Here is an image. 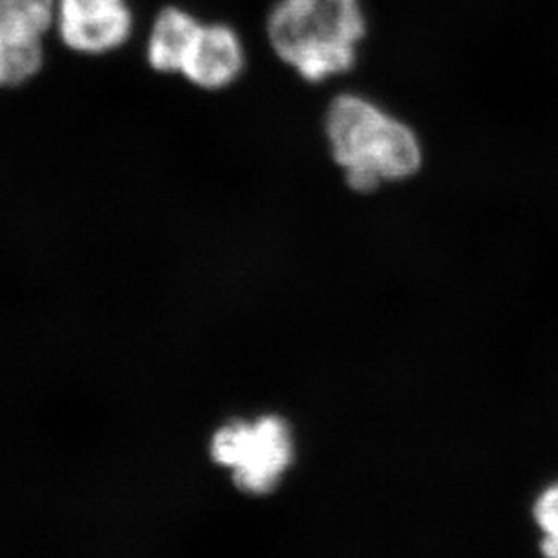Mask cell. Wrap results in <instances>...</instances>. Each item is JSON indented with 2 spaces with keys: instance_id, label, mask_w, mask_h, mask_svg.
Segmentation results:
<instances>
[{
  "instance_id": "6da1fadb",
  "label": "cell",
  "mask_w": 558,
  "mask_h": 558,
  "mask_svg": "<svg viewBox=\"0 0 558 558\" xmlns=\"http://www.w3.org/2000/svg\"><path fill=\"white\" fill-rule=\"evenodd\" d=\"M326 134L332 158L356 192L405 180L422 167V147L411 126L364 96L335 98L327 109Z\"/></svg>"
},
{
  "instance_id": "7a4b0ae2",
  "label": "cell",
  "mask_w": 558,
  "mask_h": 558,
  "mask_svg": "<svg viewBox=\"0 0 558 558\" xmlns=\"http://www.w3.org/2000/svg\"><path fill=\"white\" fill-rule=\"evenodd\" d=\"M365 32L360 0H277L268 19L277 57L316 84L353 68Z\"/></svg>"
},
{
  "instance_id": "3957f363",
  "label": "cell",
  "mask_w": 558,
  "mask_h": 558,
  "mask_svg": "<svg viewBox=\"0 0 558 558\" xmlns=\"http://www.w3.org/2000/svg\"><path fill=\"white\" fill-rule=\"evenodd\" d=\"M211 458L233 470L239 488L268 494L279 485L293 458L290 428L280 417L257 423H233L221 428L211 442Z\"/></svg>"
},
{
  "instance_id": "277c9868",
  "label": "cell",
  "mask_w": 558,
  "mask_h": 558,
  "mask_svg": "<svg viewBox=\"0 0 558 558\" xmlns=\"http://www.w3.org/2000/svg\"><path fill=\"white\" fill-rule=\"evenodd\" d=\"M54 24L76 53H111L131 37L132 11L126 0H57Z\"/></svg>"
},
{
  "instance_id": "5b68a950",
  "label": "cell",
  "mask_w": 558,
  "mask_h": 558,
  "mask_svg": "<svg viewBox=\"0 0 558 558\" xmlns=\"http://www.w3.org/2000/svg\"><path fill=\"white\" fill-rule=\"evenodd\" d=\"M244 69V46L225 24H201L181 74L201 89H225Z\"/></svg>"
},
{
  "instance_id": "8992f818",
  "label": "cell",
  "mask_w": 558,
  "mask_h": 558,
  "mask_svg": "<svg viewBox=\"0 0 558 558\" xmlns=\"http://www.w3.org/2000/svg\"><path fill=\"white\" fill-rule=\"evenodd\" d=\"M201 24L180 8H167L148 35L147 59L159 73H181Z\"/></svg>"
},
{
  "instance_id": "52a82bcc",
  "label": "cell",
  "mask_w": 558,
  "mask_h": 558,
  "mask_svg": "<svg viewBox=\"0 0 558 558\" xmlns=\"http://www.w3.org/2000/svg\"><path fill=\"white\" fill-rule=\"evenodd\" d=\"M54 15L57 0H0V38L43 40Z\"/></svg>"
},
{
  "instance_id": "ba28073f",
  "label": "cell",
  "mask_w": 558,
  "mask_h": 558,
  "mask_svg": "<svg viewBox=\"0 0 558 558\" xmlns=\"http://www.w3.org/2000/svg\"><path fill=\"white\" fill-rule=\"evenodd\" d=\"M44 63L43 40L0 38V89L26 84Z\"/></svg>"
},
{
  "instance_id": "9c48e42d",
  "label": "cell",
  "mask_w": 558,
  "mask_h": 558,
  "mask_svg": "<svg viewBox=\"0 0 558 558\" xmlns=\"http://www.w3.org/2000/svg\"><path fill=\"white\" fill-rule=\"evenodd\" d=\"M535 519L543 527V551L548 557L558 558V486L549 488L535 506Z\"/></svg>"
}]
</instances>
